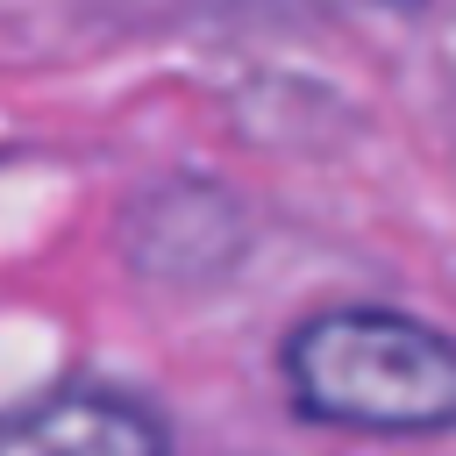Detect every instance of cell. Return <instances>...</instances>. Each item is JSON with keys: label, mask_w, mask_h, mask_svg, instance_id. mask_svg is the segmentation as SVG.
Returning <instances> with one entry per match:
<instances>
[{"label": "cell", "mask_w": 456, "mask_h": 456, "mask_svg": "<svg viewBox=\"0 0 456 456\" xmlns=\"http://www.w3.org/2000/svg\"><path fill=\"white\" fill-rule=\"evenodd\" d=\"M0 456H171V435L150 406L71 385L0 413Z\"/></svg>", "instance_id": "2"}, {"label": "cell", "mask_w": 456, "mask_h": 456, "mask_svg": "<svg viewBox=\"0 0 456 456\" xmlns=\"http://www.w3.org/2000/svg\"><path fill=\"white\" fill-rule=\"evenodd\" d=\"M285 392L321 428L356 435H449L456 428V335L392 306H321L278 349Z\"/></svg>", "instance_id": "1"}]
</instances>
